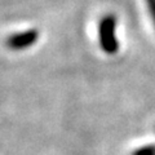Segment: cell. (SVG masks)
<instances>
[{"label":"cell","mask_w":155,"mask_h":155,"mask_svg":"<svg viewBox=\"0 0 155 155\" xmlns=\"http://www.w3.org/2000/svg\"><path fill=\"white\" fill-rule=\"evenodd\" d=\"M116 18L113 14H106L101 18L98 25L100 47L107 54H115L119 51V41L116 39Z\"/></svg>","instance_id":"6da1fadb"},{"label":"cell","mask_w":155,"mask_h":155,"mask_svg":"<svg viewBox=\"0 0 155 155\" xmlns=\"http://www.w3.org/2000/svg\"><path fill=\"white\" fill-rule=\"evenodd\" d=\"M39 39V31L36 28L26 30L23 32L13 34L7 39V45L12 51H22L26 48L34 45Z\"/></svg>","instance_id":"7a4b0ae2"},{"label":"cell","mask_w":155,"mask_h":155,"mask_svg":"<svg viewBox=\"0 0 155 155\" xmlns=\"http://www.w3.org/2000/svg\"><path fill=\"white\" fill-rule=\"evenodd\" d=\"M130 155H155V145H146L132 151Z\"/></svg>","instance_id":"3957f363"},{"label":"cell","mask_w":155,"mask_h":155,"mask_svg":"<svg viewBox=\"0 0 155 155\" xmlns=\"http://www.w3.org/2000/svg\"><path fill=\"white\" fill-rule=\"evenodd\" d=\"M145 4H146L149 14H150V17H151L153 23L155 26V0H145Z\"/></svg>","instance_id":"277c9868"}]
</instances>
